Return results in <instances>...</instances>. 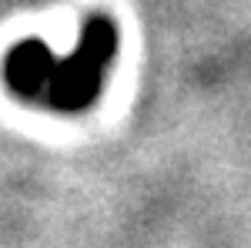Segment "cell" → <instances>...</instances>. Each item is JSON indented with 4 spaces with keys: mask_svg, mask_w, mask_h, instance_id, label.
<instances>
[{
    "mask_svg": "<svg viewBox=\"0 0 251 248\" xmlns=\"http://www.w3.org/2000/svg\"><path fill=\"white\" fill-rule=\"evenodd\" d=\"M114 54V27L104 17H94L84 30V44L71 60L57 64L47 84V104L64 108V111H80L87 108L100 91V74L104 64Z\"/></svg>",
    "mask_w": 251,
    "mask_h": 248,
    "instance_id": "6da1fadb",
    "label": "cell"
},
{
    "mask_svg": "<svg viewBox=\"0 0 251 248\" xmlns=\"http://www.w3.org/2000/svg\"><path fill=\"white\" fill-rule=\"evenodd\" d=\"M50 67H54V57L44 51V44L24 40L7 54V84H10V91L24 97H37L50 84V74H54Z\"/></svg>",
    "mask_w": 251,
    "mask_h": 248,
    "instance_id": "7a4b0ae2",
    "label": "cell"
}]
</instances>
